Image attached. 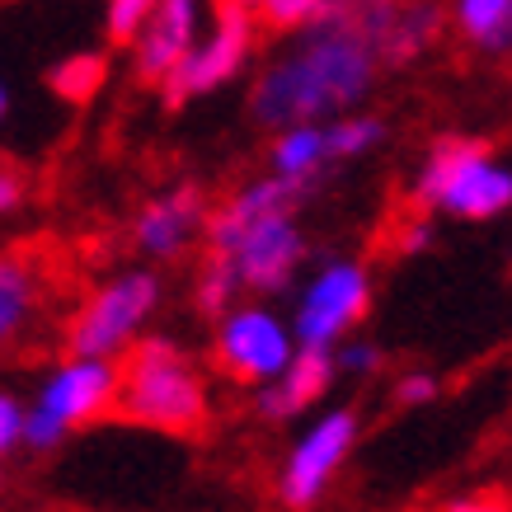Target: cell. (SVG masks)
<instances>
[{
    "instance_id": "obj_20",
    "label": "cell",
    "mask_w": 512,
    "mask_h": 512,
    "mask_svg": "<svg viewBox=\"0 0 512 512\" xmlns=\"http://www.w3.org/2000/svg\"><path fill=\"white\" fill-rule=\"evenodd\" d=\"M512 0H461L456 5V19H461V33L475 38V43H489V33L498 29V19L508 15Z\"/></svg>"
},
{
    "instance_id": "obj_18",
    "label": "cell",
    "mask_w": 512,
    "mask_h": 512,
    "mask_svg": "<svg viewBox=\"0 0 512 512\" xmlns=\"http://www.w3.org/2000/svg\"><path fill=\"white\" fill-rule=\"evenodd\" d=\"M99 85H104V62L99 57H71V62H62L52 71V90L62 99H76V104L90 99Z\"/></svg>"
},
{
    "instance_id": "obj_19",
    "label": "cell",
    "mask_w": 512,
    "mask_h": 512,
    "mask_svg": "<svg viewBox=\"0 0 512 512\" xmlns=\"http://www.w3.org/2000/svg\"><path fill=\"white\" fill-rule=\"evenodd\" d=\"M329 353H334V367L343 376H376L386 367V348L376 339H357V334H343Z\"/></svg>"
},
{
    "instance_id": "obj_24",
    "label": "cell",
    "mask_w": 512,
    "mask_h": 512,
    "mask_svg": "<svg viewBox=\"0 0 512 512\" xmlns=\"http://www.w3.org/2000/svg\"><path fill=\"white\" fill-rule=\"evenodd\" d=\"M437 395H442V381H437L433 372H423V367H414V372H404L400 381H395V404H404V409L433 404Z\"/></svg>"
},
{
    "instance_id": "obj_13",
    "label": "cell",
    "mask_w": 512,
    "mask_h": 512,
    "mask_svg": "<svg viewBox=\"0 0 512 512\" xmlns=\"http://www.w3.org/2000/svg\"><path fill=\"white\" fill-rule=\"evenodd\" d=\"M334 353L329 348H296V357L282 367L273 381L264 386H254V409H259V419L268 423H292L301 419L315 400H325L329 386H334Z\"/></svg>"
},
{
    "instance_id": "obj_8",
    "label": "cell",
    "mask_w": 512,
    "mask_h": 512,
    "mask_svg": "<svg viewBox=\"0 0 512 512\" xmlns=\"http://www.w3.org/2000/svg\"><path fill=\"white\" fill-rule=\"evenodd\" d=\"M357 437H362V419H357L353 404H334L306 433L292 442L287 461L278 470V498L292 512H311L320 498L329 494V484L348 466Z\"/></svg>"
},
{
    "instance_id": "obj_3",
    "label": "cell",
    "mask_w": 512,
    "mask_h": 512,
    "mask_svg": "<svg viewBox=\"0 0 512 512\" xmlns=\"http://www.w3.org/2000/svg\"><path fill=\"white\" fill-rule=\"evenodd\" d=\"M113 404H118V362L66 353L38 381L33 400H24V447L57 451L76 428L113 414Z\"/></svg>"
},
{
    "instance_id": "obj_4",
    "label": "cell",
    "mask_w": 512,
    "mask_h": 512,
    "mask_svg": "<svg viewBox=\"0 0 512 512\" xmlns=\"http://www.w3.org/2000/svg\"><path fill=\"white\" fill-rule=\"evenodd\" d=\"M165 301V282L151 268H123L94 287L66 320V353L76 357H118L146 334L151 315Z\"/></svg>"
},
{
    "instance_id": "obj_17",
    "label": "cell",
    "mask_w": 512,
    "mask_h": 512,
    "mask_svg": "<svg viewBox=\"0 0 512 512\" xmlns=\"http://www.w3.org/2000/svg\"><path fill=\"white\" fill-rule=\"evenodd\" d=\"M381 137H386V127L376 118H343V123L325 127V151L329 160H353L362 151H372Z\"/></svg>"
},
{
    "instance_id": "obj_15",
    "label": "cell",
    "mask_w": 512,
    "mask_h": 512,
    "mask_svg": "<svg viewBox=\"0 0 512 512\" xmlns=\"http://www.w3.org/2000/svg\"><path fill=\"white\" fill-rule=\"evenodd\" d=\"M325 127L315 123H296L287 127L278 137V146H273V170L282 174V179H306V184H315V174L325 170Z\"/></svg>"
},
{
    "instance_id": "obj_29",
    "label": "cell",
    "mask_w": 512,
    "mask_h": 512,
    "mask_svg": "<svg viewBox=\"0 0 512 512\" xmlns=\"http://www.w3.org/2000/svg\"><path fill=\"white\" fill-rule=\"evenodd\" d=\"M254 5H259V0H221V10H245V15L254 10Z\"/></svg>"
},
{
    "instance_id": "obj_28",
    "label": "cell",
    "mask_w": 512,
    "mask_h": 512,
    "mask_svg": "<svg viewBox=\"0 0 512 512\" xmlns=\"http://www.w3.org/2000/svg\"><path fill=\"white\" fill-rule=\"evenodd\" d=\"M484 47H489V52H512V5H508V15L498 19V29L489 33V43Z\"/></svg>"
},
{
    "instance_id": "obj_6",
    "label": "cell",
    "mask_w": 512,
    "mask_h": 512,
    "mask_svg": "<svg viewBox=\"0 0 512 512\" xmlns=\"http://www.w3.org/2000/svg\"><path fill=\"white\" fill-rule=\"evenodd\" d=\"M372 311V278L357 259H329L311 273L301 287L292 311V339L296 348H334L343 334H353Z\"/></svg>"
},
{
    "instance_id": "obj_11",
    "label": "cell",
    "mask_w": 512,
    "mask_h": 512,
    "mask_svg": "<svg viewBox=\"0 0 512 512\" xmlns=\"http://www.w3.org/2000/svg\"><path fill=\"white\" fill-rule=\"evenodd\" d=\"M52 273L33 249H0V357L29 339L47 311Z\"/></svg>"
},
{
    "instance_id": "obj_14",
    "label": "cell",
    "mask_w": 512,
    "mask_h": 512,
    "mask_svg": "<svg viewBox=\"0 0 512 512\" xmlns=\"http://www.w3.org/2000/svg\"><path fill=\"white\" fill-rule=\"evenodd\" d=\"M193 24H198V0H156L146 29L137 33V76L146 85H160L184 62V52L193 47Z\"/></svg>"
},
{
    "instance_id": "obj_2",
    "label": "cell",
    "mask_w": 512,
    "mask_h": 512,
    "mask_svg": "<svg viewBox=\"0 0 512 512\" xmlns=\"http://www.w3.org/2000/svg\"><path fill=\"white\" fill-rule=\"evenodd\" d=\"M113 414L160 428V433H198L212 414L207 376L193 357L165 334H141L118 357V404Z\"/></svg>"
},
{
    "instance_id": "obj_10",
    "label": "cell",
    "mask_w": 512,
    "mask_h": 512,
    "mask_svg": "<svg viewBox=\"0 0 512 512\" xmlns=\"http://www.w3.org/2000/svg\"><path fill=\"white\" fill-rule=\"evenodd\" d=\"M245 52H249V15L245 10H221L217 33H212L202 47H188L184 62L160 80V85H165V104L179 109V104H188L193 94L217 90L221 80H231L235 71H240Z\"/></svg>"
},
{
    "instance_id": "obj_9",
    "label": "cell",
    "mask_w": 512,
    "mask_h": 512,
    "mask_svg": "<svg viewBox=\"0 0 512 512\" xmlns=\"http://www.w3.org/2000/svg\"><path fill=\"white\" fill-rule=\"evenodd\" d=\"M212 249L231 259L240 292L282 296L296 282L301 259H306V235L296 226V212H264V217L245 221L240 231H231Z\"/></svg>"
},
{
    "instance_id": "obj_7",
    "label": "cell",
    "mask_w": 512,
    "mask_h": 512,
    "mask_svg": "<svg viewBox=\"0 0 512 512\" xmlns=\"http://www.w3.org/2000/svg\"><path fill=\"white\" fill-rule=\"evenodd\" d=\"M212 357L217 367L240 386H264L296 357L292 325L264 301L226 306L212 329Z\"/></svg>"
},
{
    "instance_id": "obj_23",
    "label": "cell",
    "mask_w": 512,
    "mask_h": 512,
    "mask_svg": "<svg viewBox=\"0 0 512 512\" xmlns=\"http://www.w3.org/2000/svg\"><path fill=\"white\" fill-rule=\"evenodd\" d=\"M24 447V400L10 386H0V461Z\"/></svg>"
},
{
    "instance_id": "obj_12",
    "label": "cell",
    "mask_w": 512,
    "mask_h": 512,
    "mask_svg": "<svg viewBox=\"0 0 512 512\" xmlns=\"http://www.w3.org/2000/svg\"><path fill=\"white\" fill-rule=\"evenodd\" d=\"M202 226H207V202L193 184H184L141 207L137 221H132V240H137L141 254H151L160 264H174L202 235Z\"/></svg>"
},
{
    "instance_id": "obj_27",
    "label": "cell",
    "mask_w": 512,
    "mask_h": 512,
    "mask_svg": "<svg viewBox=\"0 0 512 512\" xmlns=\"http://www.w3.org/2000/svg\"><path fill=\"white\" fill-rule=\"evenodd\" d=\"M447 512H512V508L498 503V498H456Z\"/></svg>"
},
{
    "instance_id": "obj_22",
    "label": "cell",
    "mask_w": 512,
    "mask_h": 512,
    "mask_svg": "<svg viewBox=\"0 0 512 512\" xmlns=\"http://www.w3.org/2000/svg\"><path fill=\"white\" fill-rule=\"evenodd\" d=\"M320 5L325 0H259V15L268 29H296V24H311Z\"/></svg>"
},
{
    "instance_id": "obj_1",
    "label": "cell",
    "mask_w": 512,
    "mask_h": 512,
    "mask_svg": "<svg viewBox=\"0 0 512 512\" xmlns=\"http://www.w3.org/2000/svg\"><path fill=\"white\" fill-rule=\"evenodd\" d=\"M376 52L362 33L343 24H320L292 57L268 66L264 80L254 85L249 109L264 127H296L315 123L329 113L357 104L376 76Z\"/></svg>"
},
{
    "instance_id": "obj_16",
    "label": "cell",
    "mask_w": 512,
    "mask_h": 512,
    "mask_svg": "<svg viewBox=\"0 0 512 512\" xmlns=\"http://www.w3.org/2000/svg\"><path fill=\"white\" fill-rule=\"evenodd\" d=\"M235 292H240V278H235L231 259L217 254V249H207V259L198 268V311L217 320L226 306H235Z\"/></svg>"
},
{
    "instance_id": "obj_30",
    "label": "cell",
    "mask_w": 512,
    "mask_h": 512,
    "mask_svg": "<svg viewBox=\"0 0 512 512\" xmlns=\"http://www.w3.org/2000/svg\"><path fill=\"white\" fill-rule=\"evenodd\" d=\"M0 118H5V90H0Z\"/></svg>"
},
{
    "instance_id": "obj_5",
    "label": "cell",
    "mask_w": 512,
    "mask_h": 512,
    "mask_svg": "<svg viewBox=\"0 0 512 512\" xmlns=\"http://www.w3.org/2000/svg\"><path fill=\"white\" fill-rule=\"evenodd\" d=\"M419 207L451 212L461 221H494L512 207V170L498 165L484 141L447 137L419 174Z\"/></svg>"
},
{
    "instance_id": "obj_26",
    "label": "cell",
    "mask_w": 512,
    "mask_h": 512,
    "mask_svg": "<svg viewBox=\"0 0 512 512\" xmlns=\"http://www.w3.org/2000/svg\"><path fill=\"white\" fill-rule=\"evenodd\" d=\"M428 245H433V226H428V217L409 221V226H404V235H400V249H404V254H423Z\"/></svg>"
},
{
    "instance_id": "obj_21",
    "label": "cell",
    "mask_w": 512,
    "mask_h": 512,
    "mask_svg": "<svg viewBox=\"0 0 512 512\" xmlns=\"http://www.w3.org/2000/svg\"><path fill=\"white\" fill-rule=\"evenodd\" d=\"M151 10H156V0H109V38L113 43H132Z\"/></svg>"
},
{
    "instance_id": "obj_25",
    "label": "cell",
    "mask_w": 512,
    "mask_h": 512,
    "mask_svg": "<svg viewBox=\"0 0 512 512\" xmlns=\"http://www.w3.org/2000/svg\"><path fill=\"white\" fill-rule=\"evenodd\" d=\"M19 202H24V179H19V170L0 165V217H5V212H15Z\"/></svg>"
}]
</instances>
